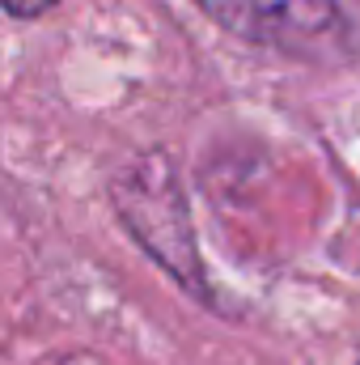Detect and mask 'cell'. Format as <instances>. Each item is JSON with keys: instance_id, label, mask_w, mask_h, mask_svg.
I'll use <instances>...</instances> for the list:
<instances>
[{"instance_id": "cell-2", "label": "cell", "mask_w": 360, "mask_h": 365, "mask_svg": "<svg viewBox=\"0 0 360 365\" xmlns=\"http://www.w3.org/2000/svg\"><path fill=\"white\" fill-rule=\"evenodd\" d=\"M55 0H0V13H13V17H34L43 9H51Z\"/></svg>"}, {"instance_id": "cell-1", "label": "cell", "mask_w": 360, "mask_h": 365, "mask_svg": "<svg viewBox=\"0 0 360 365\" xmlns=\"http://www.w3.org/2000/svg\"><path fill=\"white\" fill-rule=\"evenodd\" d=\"M195 4L238 38L288 56L322 60L348 47V17L339 0H195Z\"/></svg>"}]
</instances>
